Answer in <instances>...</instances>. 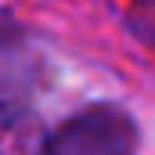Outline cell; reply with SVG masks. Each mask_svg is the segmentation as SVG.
Returning <instances> with one entry per match:
<instances>
[{"label": "cell", "instance_id": "obj_1", "mask_svg": "<svg viewBox=\"0 0 155 155\" xmlns=\"http://www.w3.org/2000/svg\"><path fill=\"white\" fill-rule=\"evenodd\" d=\"M47 155H137V126L112 105L87 108L47 137Z\"/></svg>", "mask_w": 155, "mask_h": 155}, {"label": "cell", "instance_id": "obj_2", "mask_svg": "<svg viewBox=\"0 0 155 155\" xmlns=\"http://www.w3.org/2000/svg\"><path fill=\"white\" fill-rule=\"evenodd\" d=\"M40 54L18 33H0V112L29 108V97L40 87Z\"/></svg>", "mask_w": 155, "mask_h": 155}, {"label": "cell", "instance_id": "obj_3", "mask_svg": "<svg viewBox=\"0 0 155 155\" xmlns=\"http://www.w3.org/2000/svg\"><path fill=\"white\" fill-rule=\"evenodd\" d=\"M0 155H47V130L29 108L0 112Z\"/></svg>", "mask_w": 155, "mask_h": 155}, {"label": "cell", "instance_id": "obj_4", "mask_svg": "<svg viewBox=\"0 0 155 155\" xmlns=\"http://www.w3.org/2000/svg\"><path fill=\"white\" fill-rule=\"evenodd\" d=\"M126 25L148 51H155V0H130Z\"/></svg>", "mask_w": 155, "mask_h": 155}]
</instances>
